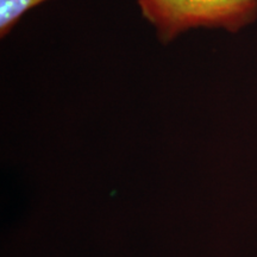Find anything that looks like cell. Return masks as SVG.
I'll return each instance as SVG.
<instances>
[{
	"label": "cell",
	"mask_w": 257,
	"mask_h": 257,
	"mask_svg": "<svg viewBox=\"0 0 257 257\" xmlns=\"http://www.w3.org/2000/svg\"><path fill=\"white\" fill-rule=\"evenodd\" d=\"M157 37L168 43L191 29L237 32L257 18V0H136Z\"/></svg>",
	"instance_id": "cell-1"
},
{
	"label": "cell",
	"mask_w": 257,
	"mask_h": 257,
	"mask_svg": "<svg viewBox=\"0 0 257 257\" xmlns=\"http://www.w3.org/2000/svg\"><path fill=\"white\" fill-rule=\"evenodd\" d=\"M48 0H0V36L5 38L29 10Z\"/></svg>",
	"instance_id": "cell-2"
}]
</instances>
